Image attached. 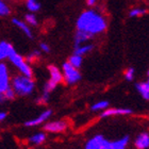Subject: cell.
I'll return each mask as SVG.
<instances>
[{
  "label": "cell",
  "instance_id": "obj_1",
  "mask_svg": "<svg viewBox=\"0 0 149 149\" xmlns=\"http://www.w3.org/2000/svg\"><path fill=\"white\" fill-rule=\"evenodd\" d=\"M77 30L86 32L92 36L102 34L108 28V22L104 16L95 9L85 10L81 13L76 22Z\"/></svg>",
  "mask_w": 149,
  "mask_h": 149
},
{
  "label": "cell",
  "instance_id": "obj_2",
  "mask_svg": "<svg viewBox=\"0 0 149 149\" xmlns=\"http://www.w3.org/2000/svg\"><path fill=\"white\" fill-rule=\"evenodd\" d=\"M129 141L128 135L118 140L109 141L102 134H96L87 141L84 149H127Z\"/></svg>",
  "mask_w": 149,
  "mask_h": 149
},
{
  "label": "cell",
  "instance_id": "obj_3",
  "mask_svg": "<svg viewBox=\"0 0 149 149\" xmlns=\"http://www.w3.org/2000/svg\"><path fill=\"white\" fill-rule=\"evenodd\" d=\"M11 87L16 96H30L35 88L34 80L25 74H16L11 80Z\"/></svg>",
  "mask_w": 149,
  "mask_h": 149
},
{
  "label": "cell",
  "instance_id": "obj_4",
  "mask_svg": "<svg viewBox=\"0 0 149 149\" xmlns=\"http://www.w3.org/2000/svg\"><path fill=\"white\" fill-rule=\"evenodd\" d=\"M48 69H49L50 77L49 80L47 81V83L44 85L43 94H46V95L50 96V93L63 81V74L61 72V70L54 65H50L48 67Z\"/></svg>",
  "mask_w": 149,
  "mask_h": 149
},
{
  "label": "cell",
  "instance_id": "obj_5",
  "mask_svg": "<svg viewBox=\"0 0 149 149\" xmlns=\"http://www.w3.org/2000/svg\"><path fill=\"white\" fill-rule=\"evenodd\" d=\"M8 59H9L10 62L12 63L13 65L15 66L16 68L20 72V74H25V76H27V77L32 78V76H33V72H32L31 66L29 65V63L26 61V59L24 58V56H20L19 53L16 52V50L11 53V56H10Z\"/></svg>",
  "mask_w": 149,
  "mask_h": 149
},
{
  "label": "cell",
  "instance_id": "obj_6",
  "mask_svg": "<svg viewBox=\"0 0 149 149\" xmlns=\"http://www.w3.org/2000/svg\"><path fill=\"white\" fill-rule=\"evenodd\" d=\"M63 68V79L66 81L68 85L76 84L81 80V74L78 68H74L68 62H65L62 66Z\"/></svg>",
  "mask_w": 149,
  "mask_h": 149
},
{
  "label": "cell",
  "instance_id": "obj_7",
  "mask_svg": "<svg viewBox=\"0 0 149 149\" xmlns=\"http://www.w3.org/2000/svg\"><path fill=\"white\" fill-rule=\"evenodd\" d=\"M10 87H11V79H10L9 69L2 61H0V94H3Z\"/></svg>",
  "mask_w": 149,
  "mask_h": 149
},
{
  "label": "cell",
  "instance_id": "obj_8",
  "mask_svg": "<svg viewBox=\"0 0 149 149\" xmlns=\"http://www.w3.org/2000/svg\"><path fill=\"white\" fill-rule=\"evenodd\" d=\"M67 127H68V124L65 120H54L45 124L44 130L50 133H59V132H63Z\"/></svg>",
  "mask_w": 149,
  "mask_h": 149
},
{
  "label": "cell",
  "instance_id": "obj_9",
  "mask_svg": "<svg viewBox=\"0 0 149 149\" xmlns=\"http://www.w3.org/2000/svg\"><path fill=\"white\" fill-rule=\"evenodd\" d=\"M52 115V111L51 110H45L43 113H40L37 117L33 118V119H30V120H27L24 124L25 127H35V126H40V125L44 124L47 119H49Z\"/></svg>",
  "mask_w": 149,
  "mask_h": 149
},
{
  "label": "cell",
  "instance_id": "obj_10",
  "mask_svg": "<svg viewBox=\"0 0 149 149\" xmlns=\"http://www.w3.org/2000/svg\"><path fill=\"white\" fill-rule=\"evenodd\" d=\"M133 113V110L129 108H113V109H106L103 110L102 113L100 114L101 118L111 117V116H117V115H130Z\"/></svg>",
  "mask_w": 149,
  "mask_h": 149
},
{
  "label": "cell",
  "instance_id": "obj_11",
  "mask_svg": "<svg viewBox=\"0 0 149 149\" xmlns=\"http://www.w3.org/2000/svg\"><path fill=\"white\" fill-rule=\"evenodd\" d=\"M134 146L136 149H148L149 147V134L148 132H142L135 137Z\"/></svg>",
  "mask_w": 149,
  "mask_h": 149
},
{
  "label": "cell",
  "instance_id": "obj_12",
  "mask_svg": "<svg viewBox=\"0 0 149 149\" xmlns=\"http://www.w3.org/2000/svg\"><path fill=\"white\" fill-rule=\"evenodd\" d=\"M13 51H15V49L12 44L6 40H0V61L8 59Z\"/></svg>",
  "mask_w": 149,
  "mask_h": 149
},
{
  "label": "cell",
  "instance_id": "obj_13",
  "mask_svg": "<svg viewBox=\"0 0 149 149\" xmlns=\"http://www.w3.org/2000/svg\"><path fill=\"white\" fill-rule=\"evenodd\" d=\"M12 24L15 26V27H17L20 31H22V33L27 37L33 38V32H32L30 26L27 25L24 20H20V19H18V18H12Z\"/></svg>",
  "mask_w": 149,
  "mask_h": 149
},
{
  "label": "cell",
  "instance_id": "obj_14",
  "mask_svg": "<svg viewBox=\"0 0 149 149\" xmlns=\"http://www.w3.org/2000/svg\"><path fill=\"white\" fill-rule=\"evenodd\" d=\"M92 38H93V36H92V35H90L88 33H86V32L77 30V32L74 33V47L80 46V45H82V44L88 43Z\"/></svg>",
  "mask_w": 149,
  "mask_h": 149
},
{
  "label": "cell",
  "instance_id": "obj_15",
  "mask_svg": "<svg viewBox=\"0 0 149 149\" xmlns=\"http://www.w3.org/2000/svg\"><path fill=\"white\" fill-rule=\"evenodd\" d=\"M135 88L139 92L141 96L145 100H149V81H142L140 83H136Z\"/></svg>",
  "mask_w": 149,
  "mask_h": 149
},
{
  "label": "cell",
  "instance_id": "obj_16",
  "mask_svg": "<svg viewBox=\"0 0 149 149\" xmlns=\"http://www.w3.org/2000/svg\"><path fill=\"white\" fill-rule=\"evenodd\" d=\"M93 49H94L93 44L85 43V44L80 45V46L74 47V54H78V56H85V54H87V53H90Z\"/></svg>",
  "mask_w": 149,
  "mask_h": 149
},
{
  "label": "cell",
  "instance_id": "obj_17",
  "mask_svg": "<svg viewBox=\"0 0 149 149\" xmlns=\"http://www.w3.org/2000/svg\"><path fill=\"white\" fill-rule=\"evenodd\" d=\"M148 13V10L143 6H136V8H132L129 11V17L131 18H139V17H143Z\"/></svg>",
  "mask_w": 149,
  "mask_h": 149
},
{
  "label": "cell",
  "instance_id": "obj_18",
  "mask_svg": "<svg viewBox=\"0 0 149 149\" xmlns=\"http://www.w3.org/2000/svg\"><path fill=\"white\" fill-rule=\"evenodd\" d=\"M46 134L44 132H38V133H35L32 136L29 137L28 141L29 143L32 144V145H40L46 141Z\"/></svg>",
  "mask_w": 149,
  "mask_h": 149
},
{
  "label": "cell",
  "instance_id": "obj_19",
  "mask_svg": "<svg viewBox=\"0 0 149 149\" xmlns=\"http://www.w3.org/2000/svg\"><path fill=\"white\" fill-rule=\"evenodd\" d=\"M26 8L30 13H37L40 10L42 6L38 0H26Z\"/></svg>",
  "mask_w": 149,
  "mask_h": 149
},
{
  "label": "cell",
  "instance_id": "obj_20",
  "mask_svg": "<svg viewBox=\"0 0 149 149\" xmlns=\"http://www.w3.org/2000/svg\"><path fill=\"white\" fill-rule=\"evenodd\" d=\"M82 62H83V56H78V54H72V56H69L68 59V63L70 64L72 66H74V68H80L81 66H82Z\"/></svg>",
  "mask_w": 149,
  "mask_h": 149
},
{
  "label": "cell",
  "instance_id": "obj_21",
  "mask_svg": "<svg viewBox=\"0 0 149 149\" xmlns=\"http://www.w3.org/2000/svg\"><path fill=\"white\" fill-rule=\"evenodd\" d=\"M24 22L27 24L30 27H36L38 25V19H37L35 13H30L29 12L28 14L25 15V20Z\"/></svg>",
  "mask_w": 149,
  "mask_h": 149
},
{
  "label": "cell",
  "instance_id": "obj_22",
  "mask_svg": "<svg viewBox=\"0 0 149 149\" xmlns=\"http://www.w3.org/2000/svg\"><path fill=\"white\" fill-rule=\"evenodd\" d=\"M109 101H107V100H101V101H98V102L94 103L93 106L91 107V110L92 111H103V110H106L109 108Z\"/></svg>",
  "mask_w": 149,
  "mask_h": 149
},
{
  "label": "cell",
  "instance_id": "obj_23",
  "mask_svg": "<svg viewBox=\"0 0 149 149\" xmlns=\"http://www.w3.org/2000/svg\"><path fill=\"white\" fill-rule=\"evenodd\" d=\"M11 14V9L6 0H0V17H6Z\"/></svg>",
  "mask_w": 149,
  "mask_h": 149
},
{
  "label": "cell",
  "instance_id": "obj_24",
  "mask_svg": "<svg viewBox=\"0 0 149 149\" xmlns=\"http://www.w3.org/2000/svg\"><path fill=\"white\" fill-rule=\"evenodd\" d=\"M40 58V50H33L31 52L29 53L27 58H26V61L28 63H31V62H35L36 60H38Z\"/></svg>",
  "mask_w": 149,
  "mask_h": 149
},
{
  "label": "cell",
  "instance_id": "obj_25",
  "mask_svg": "<svg viewBox=\"0 0 149 149\" xmlns=\"http://www.w3.org/2000/svg\"><path fill=\"white\" fill-rule=\"evenodd\" d=\"M2 95H3V97H4V99H6V101H12V100L15 99V97H16L14 91L12 90V87L8 88V90H6Z\"/></svg>",
  "mask_w": 149,
  "mask_h": 149
},
{
  "label": "cell",
  "instance_id": "obj_26",
  "mask_svg": "<svg viewBox=\"0 0 149 149\" xmlns=\"http://www.w3.org/2000/svg\"><path fill=\"white\" fill-rule=\"evenodd\" d=\"M134 76H135V69L133 67H129L125 72V78L127 81H132L134 79Z\"/></svg>",
  "mask_w": 149,
  "mask_h": 149
},
{
  "label": "cell",
  "instance_id": "obj_27",
  "mask_svg": "<svg viewBox=\"0 0 149 149\" xmlns=\"http://www.w3.org/2000/svg\"><path fill=\"white\" fill-rule=\"evenodd\" d=\"M40 51H43V52H45V53L50 52V46L47 43H44V42L40 43Z\"/></svg>",
  "mask_w": 149,
  "mask_h": 149
},
{
  "label": "cell",
  "instance_id": "obj_28",
  "mask_svg": "<svg viewBox=\"0 0 149 149\" xmlns=\"http://www.w3.org/2000/svg\"><path fill=\"white\" fill-rule=\"evenodd\" d=\"M85 2H86V4L88 6H95L97 4V2H98V0H85Z\"/></svg>",
  "mask_w": 149,
  "mask_h": 149
},
{
  "label": "cell",
  "instance_id": "obj_29",
  "mask_svg": "<svg viewBox=\"0 0 149 149\" xmlns=\"http://www.w3.org/2000/svg\"><path fill=\"white\" fill-rule=\"evenodd\" d=\"M8 114H6V112H3V111H0V123H2L4 119L6 118Z\"/></svg>",
  "mask_w": 149,
  "mask_h": 149
}]
</instances>
